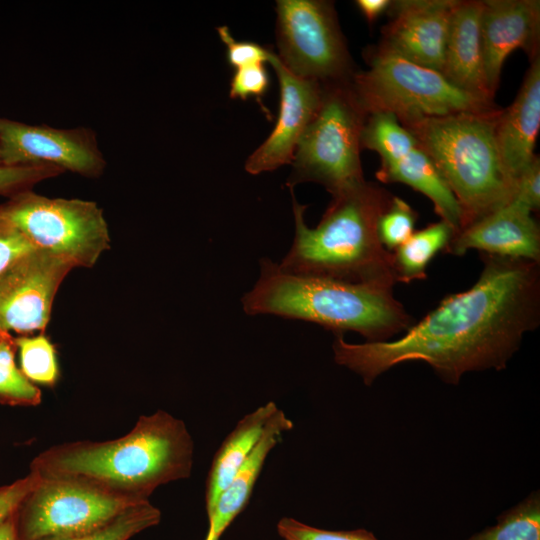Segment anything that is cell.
Returning <instances> with one entry per match:
<instances>
[{"instance_id": "1", "label": "cell", "mask_w": 540, "mask_h": 540, "mask_svg": "<svg viewBox=\"0 0 540 540\" xmlns=\"http://www.w3.org/2000/svg\"><path fill=\"white\" fill-rule=\"evenodd\" d=\"M480 258L477 281L447 295L400 338L349 343L335 334V362L366 385L409 361L426 362L448 384H458L467 372L504 369L524 334L540 323L539 263L485 253Z\"/></svg>"}, {"instance_id": "2", "label": "cell", "mask_w": 540, "mask_h": 540, "mask_svg": "<svg viewBox=\"0 0 540 540\" xmlns=\"http://www.w3.org/2000/svg\"><path fill=\"white\" fill-rule=\"evenodd\" d=\"M194 442L185 423L159 410L142 415L124 436L108 441H77L38 455L31 471L42 478H69L137 500L161 485L186 479L193 466Z\"/></svg>"}, {"instance_id": "3", "label": "cell", "mask_w": 540, "mask_h": 540, "mask_svg": "<svg viewBox=\"0 0 540 540\" xmlns=\"http://www.w3.org/2000/svg\"><path fill=\"white\" fill-rule=\"evenodd\" d=\"M292 194L295 234L278 263L289 274L391 287L397 282L392 252L381 244L378 221L392 195L369 182L332 196L314 228L304 219L306 205Z\"/></svg>"}, {"instance_id": "4", "label": "cell", "mask_w": 540, "mask_h": 540, "mask_svg": "<svg viewBox=\"0 0 540 540\" xmlns=\"http://www.w3.org/2000/svg\"><path fill=\"white\" fill-rule=\"evenodd\" d=\"M248 315H275L320 325L335 334L353 331L367 342L404 333L412 316L393 288L329 278L293 275L264 258L256 283L242 298Z\"/></svg>"}, {"instance_id": "5", "label": "cell", "mask_w": 540, "mask_h": 540, "mask_svg": "<svg viewBox=\"0 0 540 540\" xmlns=\"http://www.w3.org/2000/svg\"><path fill=\"white\" fill-rule=\"evenodd\" d=\"M500 113L496 109L400 122L430 156L458 201L461 229L515 195L516 185L503 166L496 141Z\"/></svg>"}, {"instance_id": "6", "label": "cell", "mask_w": 540, "mask_h": 540, "mask_svg": "<svg viewBox=\"0 0 540 540\" xmlns=\"http://www.w3.org/2000/svg\"><path fill=\"white\" fill-rule=\"evenodd\" d=\"M369 70L352 76L351 88L366 114L387 112L399 122L496 110L493 100L452 84L440 71L378 47Z\"/></svg>"}, {"instance_id": "7", "label": "cell", "mask_w": 540, "mask_h": 540, "mask_svg": "<svg viewBox=\"0 0 540 540\" xmlns=\"http://www.w3.org/2000/svg\"><path fill=\"white\" fill-rule=\"evenodd\" d=\"M367 114L351 83L323 84L321 103L294 153L286 186L316 182L332 196L365 182L361 167V132Z\"/></svg>"}, {"instance_id": "8", "label": "cell", "mask_w": 540, "mask_h": 540, "mask_svg": "<svg viewBox=\"0 0 540 540\" xmlns=\"http://www.w3.org/2000/svg\"><path fill=\"white\" fill-rule=\"evenodd\" d=\"M0 207L36 248L74 268L93 267L110 248L107 221L94 201L51 198L30 189L7 198Z\"/></svg>"}, {"instance_id": "9", "label": "cell", "mask_w": 540, "mask_h": 540, "mask_svg": "<svg viewBox=\"0 0 540 540\" xmlns=\"http://www.w3.org/2000/svg\"><path fill=\"white\" fill-rule=\"evenodd\" d=\"M144 501L81 480L38 476L15 515L18 538L45 540L87 532Z\"/></svg>"}, {"instance_id": "10", "label": "cell", "mask_w": 540, "mask_h": 540, "mask_svg": "<svg viewBox=\"0 0 540 540\" xmlns=\"http://www.w3.org/2000/svg\"><path fill=\"white\" fill-rule=\"evenodd\" d=\"M279 59L302 78L322 84L349 82L351 60L333 5L316 0H279Z\"/></svg>"}, {"instance_id": "11", "label": "cell", "mask_w": 540, "mask_h": 540, "mask_svg": "<svg viewBox=\"0 0 540 540\" xmlns=\"http://www.w3.org/2000/svg\"><path fill=\"white\" fill-rule=\"evenodd\" d=\"M0 163L51 165L87 178L101 176L106 160L87 127L55 128L0 117Z\"/></svg>"}, {"instance_id": "12", "label": "cell", "mask_w": 540, "mask_h": 540, "mask_svg": "<svg viewBox=\"0 0 540 540\" xmlns=\"http://www.w3.org/2000/svg\"><path fill=\"white\" fill-rule=\"evenodd\" d=\"M74 267L36 248L0 273V332L26 335L45 330L62 282Z\"/></svg>"}, {"instance_id": "13", "label": "cell", "mask_w": 540, "mask_h": 540, "mask_svg": "<svg viewBox=\"0 0 540 540\" xmlns=\"http://www.w3.org/2000/svg\"><path fill=\"white\" fill-rule=\"evenodd\" d=\"M268 62L280 85L277 122L267 139L248 157L245 170L253 175L289 164L307 125L322 99L323 84L290 72L270 48Z\"/></svg>"}, {"instance_id": "14", "label": "cell", "mask_w": 540, "mask_h": 540, "mask_svg": "<svg viewBox=\"0 0 540 540\" xmlns=\"http://www.w3.org/2000/svg\"><path fill=\"white\" fill-rule=\"evenodd\" d=\"M454 0L392 2L380 48L421 66L442 71Z\"/></svg>"}, {"instance_id": "15", "label": "cell", "mask_w": 540, "mask_h": 540, "mask_svg": "<svg viewBox=\"0 0 540 540\" xmlns=\"http://www.w3.org/2000/svg\"><path fill=\"white\" fill-rule=\"evenodd\" d=\"M531 211L511 200L467 225L452 237L445 253H480L540 262V230Z\"/></svg>"}, {"instance_id": "16", "label": "cell", "mask_w": 540, "mask_h": 540, "mask_svg": "<svg viewBox=\"0 0 540 540\" xmlns=\"http://www.w3.org/2000/svg\"><path fill=\"white\" fill-rule=\"evenodd\" d=\"M539 23V1H483L481 13L483 65L487 86L493 95L509 54L518 48L534 53Z\"/></svg>"}, {"instance_id": "17", "label": "cell", "mask_w": 540, "mask_h": 540, "mask_svg": "<svg viewBox=\"0 0 540 540\" xmlns=\"http://www.w3.org/2000/svg\"><path fill=\"white\" fill-rule=\"evenodd\" d=\"M540 127V61L535 56L513 104L501 110L496 141L503 166L517 183L530 164Z\"/></svg>"}, {"instance_id": "18", "label": "cell", "mask_w": 540, "mask_h": 540, "mask_svg": "<svg viewBox=\"0 0 540 540\" xmlns=\"http://www.w3.org/2000/svg\"><path fill=\"white\" fill-rule=\"evenodd\" d=\"M483 1H457L449 27L441 73L458 88L493 100L484 73Z\"/></svg>"}, {"instance_id": "19", "label": "cell", "mask_w": 540, "mask_h": 540, "mask_svg": "<svg viewBox=\"0 0 540 540\" xmlns=\"http://www.w3.org/2000/svg\"><path fill=\"white\" fill-rule=\"evenodd\" d=\"M293 428V422L278 409L268 421L250 456L233 476L213 508L207 513L209 528L205 540H219L226 528L244 509L271 450L283 433Z\"/></svg>"}, {"instance_id": "20", "label": "cell", "mask_w": 540, "mask_h": 540, "mask_svg": "<svg viewBox=\"0 0 540 540\" xmlns=\"http://www.w3.org/2000/svg\"><path fill=\"white\" fill-rule=\"evenodd\" d=\"M376 177L384 183H403L428 197L441 220L450 224L455 233L462 228L463 214L430 156L419 142L401 154L381 160Z\"/></svg>"}, {"instance_id": "21", "label": "cell", "mask_w": 540, "mask_h": 540, "mask_svg": "<svg viewBox=\"0 0 540 540\" xmlns=\"http://www.w3.org/2000/svg\"><path fill=\"white\" fill-rule=\"evenodd\" d=\"M279 408L273 401L245 415L227 435L215 453L206 481L207 513L226 489L235 473L250 456L264 429Z\"/></svg>"}, {"instance_id": "22", "label": "cell", "mask_w": 540, "mask_h": 540, "mask_svg": "<svg viewBox=\"0 0 540 540\" xmlns=\"http://www.w3.org/2000/svg\"><path fill=\"white\" fill-rule=\"evenodd\" d=\"M454 234V228L443 220L414 232L392 252L397 282L425 279L429 263L440 251L445 252Z\"/></svg>"}, {"instance_id": "23", "label": "cell", "mask_w": 540, "mask_h": 540, "mask_svg": "<svg viewBox=\"0 0 540 540\" xmlns=\"http://www.w3.org/2000/svg\"><path fill=\"white\" fill-rule=\"evenodd\" d=\"M468 540H540V500L532 494L503 513L496 525Z\"/></svg>"}, {"instance_id": "24", "label": "cell", "mask_w": 540, "mask_h": 540, "mask_svg": "<svg viewBox=\"0 0 540 540\" xmlns=\"http://www.w3.org/2000/svg\"><path fill=\"white\" fill-rule=\"evenodd\" d=\"M15 340L0 332V403L35 406L41 402L39 388L29 381L15 363Z\"/></svg>"}, {"instance_id": "25", "label": "cell", "mask_w": 540, "mask_h": 540, "mask_svg": "<svg viewBox=\"0 0 540 540\" xmlns=\"http://www.w3.org/2000/svg\"><path fill=\"white\" fill-rule=\"evenodd\" d=\"M160 520V510L148 500L131 507L111 522L96 529L45 540H129L136 534L157 525Z\"/></svg>"}, {"instance_id": "26", "label": "cell", "mask_w": 540, "mask_h": 540, "mask_svg": "<svg viewBox=\"0 0 540 540\" xmlns=\"http://www.w3.org/2000/svg\"><path fill=\"white\" fill-rule=\"evenodd\" d=\"M19 350L22 373L32 383L52 386L59 377L56 351L44 335H22L14 338Z\"/></svg>"}, {"instance_id": "27", "label": "cell", "mask_w": 540, "mask_h": 540, "mask_svg": "<svg viewBox=\"0 0 540 540\" xmlns=\"http://www.w3.org/2000/svg\"><path fill=\"white\" fill-rule=\"evenodd\" d=\"M417 212L403 199L393 196L378 221V236L389 252L402 245L415 231Z\"/></svg>"}, {"instance_id": "28", "label": "cell", "mask_w": 540, "mask_h": 540, "mask_svg": "<svg viewBox=\"0 0 540 540\" xmlns=\"http://www.w3.org/2000/svg\"><path fill=\"white\" fill-rule=\"evenodd\" d=\"M64 173L51 165H0V195L7 198Z\"/></svg>"}, {"instance_id": "29", "label": "cell", "mask_w": 540, "mask_h": 540, "mask_svg": "<svg viewBox=\"0 0 540 540\" xmlns=\"http://www.w3.org/2000/svg\"><path fill=\"white\" fill-rule=\"evenodd\" d=\"M277 531L284 540H378L371 532L364 529L329 531L288 517L279 520Z\"/></svg>"}, {"instance_id": "30", "label": "cell", "mask_w": 540, "mask_h": 540, "mask_svg": "<svg viewBox=\"0 0 540 540\" xmlns=\"http://www.w3.org/2000/svg\"><path fill=\"white\" fill-rule=\"evenodd\" d=\"M269 87V76L264 64H252L235 70L230 84V97L246 100L261 97Z\"/></svg>"}, {"instance_id": "31", "label": "cell", "mask_w": 540, "mask_h": 540, "mask_svg": "<svg viewBox=\"0 0 540 540\" xmlns=\"http://www.w3.org/2000/svg\"><path fill=\"white\" fill-rule=\"evenodd\" d=\"M34 249L36 247L0 207V273Z\"/></svg>"}, {"instance_id": "32", "label": "cell", "mask_w": 540, "mask_h": 540, "mask_svg": "<svg viewBox=\"0 0 540 540\" xmlns=\"http://www.w3.org/2000/svg\"><path fill=\"white\" fill-rule=\"evenodd\" d=\"M220 39L226 45V57L230 66L238 69L252 64L268 62L270 48L249 41H236L227 26L217 27Z\"/></svg>"}, {"instance_id": "33", "label": "cell", "mask_w": 540, "mask_h": 540, "mask_svg": "<svg viewBox=\"0 0 540 540\" xmlns=\"http://www.w3.org/2000/svg\"><path fill=\"white\" fill-rule=\"evenodd\" d=\"M512 200L517 201L531 212L540 207V160L535 155L530 164L519 176Z\"/></svg>"}, {"instance_id": "34", "label": "cell", "mask_w": 540, "mask_h": 540, "mask_svg": "<svg viewBox=\"0 0 540 540\" xmlns=\"http://www.w3.org/2000/svg\"><path fill=\"white\" fill-rule=\"evenodd\" d=\"M37 480V474L31 471L26 477L0 487V524L17 513Z\"/></svg>"}, {"instance_id": "35", "label": "cell", "mask_w": 540, "mask_h": 540, "mask_svg": "<svg viewBox=\"0 0 540 540\" xmlns=\"http://www.w3.org/2000/svg\"><path fill=\"white\" fill-rule=\"evenodd\" d=\"M356 5L367 21L373 22L391 7L392 2L389 0H358Z\"/></svg>"}, {"instance_id": "36", "label": "cell", "mask_w": 540, "mask_h": 540, "mask_svg": "<svg viewBox=\"0 0 540 540\" xmlns=\"http://www.w3.org/2000/svg\"><path fill=\"white\" fill-rule=\"evenodd\" d=\"M15 515L0 524V540H19Z\"/></svg>"}, {"instance_id": "37", "label": "cell", "mask_w": 540, "mask_h": 540, "mask_svg": "<svg viewBox=\"0 0 540 540\" xmlns=\"http://www.w3.org/2000/svg\"><path fill=\"white\" fill-rule=\"evenodd\" d=\"M0 165H1V163H0Z\"/></svg>"}]
</instances>
